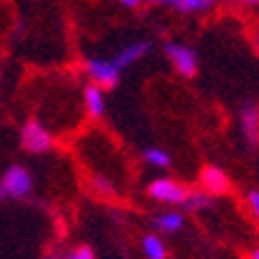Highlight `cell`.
<instances>
[{
  "instance_id": "obj_4",
  "label": "cell",
  "mask_w": 259,
  "mask_h": 259,
  "mask_svg": "<svg viewBox=\"0 0 259 259\" xmlns=\"http://www.w3.org/2000/svg\"><path fill=\"white\" fill-rule=\"evenodd\" d=\"M19 145L31 155H43V152L53 148V134L40 124L38 119H29L19 131Z\"/></svg>"
},
{
  "instance_id": "obj_22",
  "label": "cell",
  "mask_w": 259,
  "mask_h": 259,
  "mask_svg": "<svg viewBox=\"0 0 259 259\" xmlns=\"http://www.w3.org/2000/svg\"><path fill=\"white\" fill-rule=\"evenodd\" d=\"M48 259H57V257H48Z\"/></svg>"
},
{
  "instance_id": "obj_7",
  "label": "cell",
  "mask_w": 259,
  "mask_h": 259,
  "mask_svg": "<svg viewBox=\"0 0 259 259\" xmlns=\"http://www.w3.org/2000/svg\"><path fill=\"white\" fill-rule=\"evenodd\" d=\"M152 50L150 46V40H131V43H126L117 50V55L112 57V62L117 67L119 71L128 69V67H134L136 62H141L143 57H148V53Z\"/></svg>"
},
{
  "instance_id": "obj_8",
  "label": "cell",
  "mask_w": 259,
  "mask_h": 259,
  "mask_svg": "<svg viewBox=\"0 0 259 259\" xmlns=\"http://www.w3.org/2000/svg\"><path fill=\"white\" fill-rule=\"evenodd\" d=\"M200 183H202V190L207 195H224L231 188V181H228V174L221 169V166L207 164L200 174Z\"/></svg>"
},
{
  "instance_id": "obj_16",
  "label": "cell",
  "mask_w": 259,
  "mask_h": 259,
  "mask_svg": "<svg viewBox=\"0 0 259 259\" xmlns=\"http://www.w3.org/2000/svg\"><path fill=\"white\" fill-rule=\"evenodd\" d=\"M64 259H95V252L88 245H79V247H74L71 252H67Z\"/></svg>"
},
{
  "instance_id": "obj_19",
  "label": "cell",
  "mask_w": 259,
  "mask_h": 259,
  "mask_svg": "<svg viewBox=\"0 0 259 259\" xmlns=\"http://www.w3.org/2000/svg\"><path fill=\"white\" fill-rule=\"evenodd\" d=\"M240 5H247V8H259V0H236Z\"/></svg>"
},
{
  "instance_id": "obj_17",
  "label": "cell",
  "mask_w": 259,
  "mask_h": 259,
  "mask_svg": "<svg viewBox=\"0 0 259 259\" xmlns=\"http://www.w3.org/2000/svg\"><path fill=\"white\" fill-rule=\"evenodd\" d=\"M93 188L98 190V193H102V195H114V190H117L110 181L105 179V176H95V179H93Z\"/></svg>"
},
{
  "instance_id": "obj_9",
  "label": "cell",
  "mask_w": 259,
  "mask_h": 259,
  "mask_svg": "<svg viewBox=\"0 0 259 259\" xmlns=\"http://www.w3.org/2000/svg\"><path fill=\"white\" fill-rule=\"evenodd\" d=\"M152 224H155V228H157L159 233L174 236V233H181V231H183V226H186V214L171 207V209H166V212L155 214Z\"/></svg>"
},
{
  "instance_id": "obj_3",
  "label": "cell",
  "mask_w": 259,
  "mask_h": 259,
  "mask_svg": "<svg viewBox=\"0 0 259 259\" xmlns=\"http://www.w3.org/2000/svg\"><path fill=\"white\" fill-rule=\"evenodd\" d=\"M148 195L155 200V202L162 204H171V207H181L188 197V188L179 183L176 179H169V176H159V179L150 181L148 186Z\"/></svg>"
},
{
  "instance_id": "obj_15",
  "label": "cell",
  "mask_w": 259,
  "mask_h": 259,
  "mask_svg": "<svg viewBox=\"0 0 259 259\" xmlns=\"http://www.w3.org/2000/svg\"><path fill=\"white\" fill-rule=\"evenodd\" d=\"M245 207H247V212L259 221V188L247 190V195H245Z\"/></svg>"
},
{
  "instance_id": "obj_12",
  "label": "cell",
  "mask_w": 259,
  "mask_h": 259,
  "mask_svg": "<svg viewBox=\"0 0 259 259\" xmlns=\"http://www.w3.org/2000/svg\"><path fill=\"white\" fill-rule=\"evenodd\" d=\"M141 247H143V254H145V259H166V257H169V250H166L164 240H162L159 236H155V233L143 236Z\"/></svg>"
},
{
  "instance_id": "obj_21",
  "label": "cell",
  "mask_w": 259,
  "mask_h": 259,
  "mask_svg": "<svg viewBox=\"0 0 259 259\" xmlns=\"http://www.w3.org/2000/svg\"><path fill=\"white\" fill-rule=\"evenodd\" d=\"M250 259H259V247H254V250H252V254H250Z\"/></svg>"
},
{
  "instance_id": "obj_2",
  "label": "cell",
  "mask_w": 259,
  "mask_h": 259,
  "mask_svg": "<svg viewBox=\"0 0 259 259\" xmlns=\"http://www.w3.org/2000/svg\"><path fill=\"white\" fill-rule=\"evenodd\" d=\"M83 71L91 79V83L102 91H110V88H117L119 81H121V71L114 67L112 60H102V57H88L83 60Z\"/></svg>"
},
{
  "instance_id": "obj_6",
  "label": "cell",
  "mask_w": 259,
  "mask_h": 259,
  "mask_svg": "<svg viewBox=\"0 0 259 259\" xmlns=\"http://www.w3.org/2000/svg\"><path fill=\"white\" fill-rule=\"evenodd\" d=\"M238 126H240V136H243L245 145L250 150L259 148V105L257 102H243L238 110Z\"/></svg>"
},
{
  "instance_id": "obj_20",
  "label": "cell",
  "mask_w": 259,
  "mask_h": 259,
  "mask_svg": "<svg viewBox=\"0 0 259 259\" xmlns=\"http://www.w3.org/2000/svg\"><path fill=\"white\" fill-rule=\"evenodd\" d=\"M5 200H8V193H5V188H3V186H0V204L5 202Z\"/></svg>"
},
{
  "instance_id": "obj_13",
  "label": "cell",
  "mask_w": 259,
  "mask_h": 259,
  "mask_svg": "<svg viewBox=\"0 0 259 259\" xmlns=\"http://www.w3.org/2000/svg\"><path fill=\"white\" fill-rule=\"evenodd\" d=\"M143 159L155 169H169L171 166V155L164 148H157V145H150V148L143 150Z\"/></svg>"
},
{
  "instance_id": "obj_10",
  "label": "cell",
  "mask_w": 259,
  "mask_h": 259,
  "mask_svg": "<svg viewBox=\"0 0 259 259\" xmlns=\"http://www.w3.org/2000/svg\"><path fill=\"white\" fill-rule=\"evenodd\" d=\"M152 5H164L183 12V15H200V12H209L217 5V0H148Z\"/></svg>"
},
{
  "instance_id": "obj_11",
  "label": "cell",
  "mask_w": 259,
  "mask_h": 259,
  "mask_svg": "<svg viewBox=\"0 0 259 259\" xmlns=\"http://www.w3.org/2000/svg\"><path fill=\"white\" fill-rule=\"evenodd\" d=\"M83 107H86L88 117L100 119L102 114H105V110H107L105 91H102V88H98V86H93V83H88V86L83 88Z\"/></svg>"
},
{
  "instance_id": "obj_5",
  "label": "cell",
  "mask_w": 259,
  "mask_h": 259,
  "mask_svg": "<svg viewBox=\"0 0 259 259\" xmlns=\"http://www.w3.org/2000/svg\"><path fill=\"white\" fill-rule=\"evenodd\" d=\"M0 186L5 188L8 197H15V200H24V197L31 195L33 190V176L31 171L22 164H12L5 169L3 179H0Z\"/></svg>"
},
{
  "instance_id": "obj_14",
  "label": "cell",
  "mask_w": 259,
  "mask_h": 259,
  "mask_svg": "<svg viewBox=\"0 0 259 259\" xmlns=\"http://www.w3.org/2000/svg\"><path fill=\"white\" fill-rule=\"evenodd\" d=\"M181 207H186L188 212H202L207 207H212V195H207L204 190H188V197Z\"/></svg>"
},
{
  "instance_id": "obj_18",
  "label": "cell",
  "mask_w": 259,
  "mask_h": 259,
  "mask_svg": "<svg viewBox=\"0 0 259 259\" xmlns=\"http://www.w3.org/2000/svg\"><path fill=\"white\" fill-rule=\"evenodd\" d=\"M119 3H121L124 8H128V10H136L143 3V0H119Z\"/></svg>"
},
{
  "instance_id": "obj_1",
  "label": "cell",
  "mask_w": 259,
  "mask_h": 259,
  "mask_svg": "<svg viewBox=\"0 0 259 259\" xmlns=\"http://www.w3.org/2000/svg\"><path fill=\"white\" fill-rule=\"evenodd\" d=\"M164 55H166V60H169V64L179 71L181 76L193 79V76L197 74L200 60H197V53L190 46L181 43V40H166L164 43Z\"/></svg>"
}]
</instances>
